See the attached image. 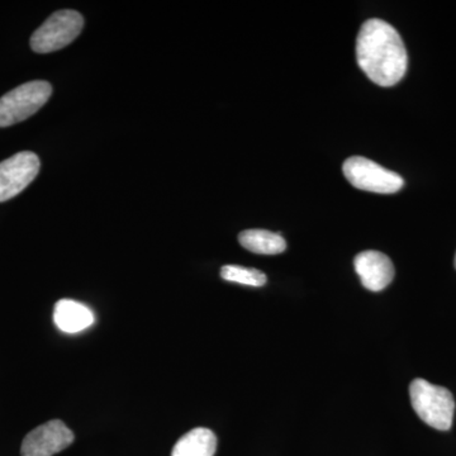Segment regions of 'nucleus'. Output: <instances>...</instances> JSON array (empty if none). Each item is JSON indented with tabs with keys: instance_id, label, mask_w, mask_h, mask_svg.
I'll return each mask as SVG.
<instances>
[{
	"instance_id": "4",
	"label": "nucleus",
	"mask_w": 456,
	"mask_h": 456,
	"mask_svg": "<svg viewBox=\"0 0 456 456\" xmlns=\"http://www.w3.org/2000/svg\"><path fill=\"white\" fill-rule=\"evenodd\" d=\"M83 27L84 18L79 12L71 9L56 12L33 33L32 50L37 53H49L64 49L80 35Z\"/></svg>"
},
{
	"instance_id": "2",
	"label": "nucleus",
	"mask_w": 456,
	"mask_h": 456,
	"mask_svg": "<svg viewBox=\"0 0 456 456\" xmlns=\"http://www.w3.org/2000/svg\"><path fill=\"white\" fill-rule=\"evenodd\" d=\"M410 397L417 416L426 425L440 431L452 428L455 399L449 389L425 379H415L410 386Z\"/></svg>"
},
{
	"instance_id": "6",
	"label": "nucleus",
	"mask_w": 456,
	"mask_h": 456,
	"mask_svg": "<svg viewBox=\"0 0 456 456\" xmlns=\"http://www.w3.org/2000/svg\"><path fill=\"white\" fill-rule=\"evenodd\" d=\"M40 159L31 151L18 152L0 163V202L12 200L40 173Z\"/></svg>"
},
{
	"instance_id": "3",
	"label": "nucleus",
	"mask_w": 456,
	"mask_h": 456,
	"mask_svg": "<svg viewBox=\"0 0 456 456\" xmlns=\"http://www.w3.org/2000/svg\"><path fill=\"white\" fill-rule=\"evenodd\" d=\"M53 94V86L35 80L17 86L0 98V127H9L29 118L41 110Z\"/></svg>"
},
{
	"instance_id": "13",
	"label": "nucleus",
	"mask_w": 456,
	"mask_h": 456,
	"mask_svg": "<svg viewBox=\"0 0 456 456\" xmlns=\"http://www.w3.org/2000/svg\"><path fill=\"white\" fill-rule=\"evenodd\" d=\"M455 268H456V255H455Z\"/></svg>"
},
{
	"instance_id": "1",
	"label": "nucleus",
	"mask_w": 456,
	"mask_h": 456,
	"mask_svg": "<svg viewBox=\"0 0 456 456\" xmlns=\"http://www.w3.org/2000/svg\"><path fill=\"white\" fill-rule=\"evenodd\" d=\"M356 60L371 82L393 86L407 71L406 46L395 27L382 20H369L356 38Z\"/></svg>"
},
{
	"instance_id": "8",
	"label": "nucleus",
	"mask_w": 456,
	"mask_h": 456,
	"mask_svg": "<svg viewBox=\"0 0 456 456\" xmlns=\"http://www.w3.org/2000/svg\"><path fill=\"white\" fill-rule=\"evenodd\" d=\"M354 266L362 284L371 292L386 289L395 278L391 259L379 251L369 250L356 255Z\"/></svg>"
},
{
	"instance_id": "7",
	"label": "nucleus",
	"mask_w": 456,
	"mask_h": 456,
	"mask_svg": "<svg viewBox=\"0 0 456 456\" xmlns=\"http://www.w3.org/2000/svg\"><path fill=\"white\" fill-rule=\"evenodd\" d=\"M74 434L60 421L53 419L29 432L22 443V456H53L73 444Z\"/></svg>"
},
{
	"instance_id": "9",
	"label": "nucleus",
	"mask_w": 456,
	"mask_h": 456,
	"mask_svg": "<svg viewBox=\"0 0 456 456\" xmlns=\"http://www.w3.org/2000/svg\"><path fill=\"white\" fill-rule=\"evenodd\" d=\"M53 322L62 332L77 334L94 323V314L83 303L61 299L56 303L53 310Z\"/></svg>"
},
{
	"instance_id": "5",
	"label": "nucleus",
	"mask_w": 456,
	"mask_h": 456,
	"mask_svg": "<svg viewBox=\"0 0 456 456\" xmlns=\"http://www.w3.org/2000/svg\"><path fill=\"white\" fill-rule=\"evenodd\" d=\"M342 171L350 184L360 191L393 194L404 185V180L399 174L362 156H351L345 161Z\"/></svg>"
},
{
	"instance_id": "11",
	"label": "nucleus",
	"mask_w": 456,
	"mask_h": 456,
	"mask_svg": "<svg viewBox=\"0 0 456 456\" xmlns=\"http://www.w3.org/2000/svg\"><path fill=\"white\" fill-rule=\"evenodd\" d=\"M242 248L254 254L277 255L284 253L287 242L281 233L266 230H246L239 235Z\"/></svg>"
},
{
	"instance_id": "10",
	"label": "nucleus",
	"mask_w": 456,
	"mask_h": 456,
	"mask_svg": "<svg viewBox=\"0 0 456 456\" xmlns=\"http://www.w3.org/2000/svg\"><path fill=\"white\" fill-rule=\"evenodd\" d=\"M217 437L209 428H198L187 432L174 446L171 456H215Z\"/></svg>"
},
{
	"instance_id": "12",
	"label": "nucleus",
	"mask_w": 456,
	"mask_h": 456,
	"mask_svg": "<svg viewBox=\"0 0 456 456\" xmlns=\"http://www.w3.org/2000/svg\"><path fill=\"white\" fill-rule=\"evenodd\" d=\"M221 277L224 281L248 285V287H263L266 284V275L263 272L239 265L224 266L221 269Z\"/></svg>"
}]
</instances>
